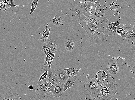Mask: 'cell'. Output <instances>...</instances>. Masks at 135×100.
Instances as JSON below:
<instances>
[{
  "instance_id": "obj_1",
  "label": "cell",
  "mask_w": 135,
  "mask_h": 100,
  "mask_svg": "<svg viewBox=\"0 0 135 100\" xmlns=\"http://www.w3.org/2000/svg\"><path fill=\"white\" fill-rule=\"evenodd\" d=\"M82 25L84 29L88 35L89 37L95 40L97 42L104 41L106 39V37L103 33H99L91 29L85 20L82 22Z\"/></svg>"
},
{
  "instance_id": "obj_2",
  "label": "cell",
  "mask_w": 135,
  "mask_h": 100,
  "mask_svg": "<svg viewBox=\"0 0 135 100\" xmlns=\"http://www.w3.org/2000/svg\"><path fill=\"white\" fill-rule=\"evenodd\" d=\"M84 88L87 91L92 94H95L100 92L94 78L88 77L87 80L84 84Z\"/></svg>"
},
{
  "instance_id": "obj_3",
  "label": "cell",
  "mask_w": 135,
  "mask_h": 100,
  "mask_svg": "<svg viewBox=\"0 0 135 100\" xmlns=\"http://www.w3.org/2000/svg\"><path fill=\"white\" fill-rule=\"evenodd\" d=\"M97 5L91 2H84L82 3L80 7L84 15L86 17L93 15Z\"/></svg>"
},
{
  "instance_id": "obj_4",
  "label": "cell",
  "mask_w": 135,
  "mask_h": 100,
  "mask_svg": "<svg viewBox=\"0 0 135 100\" xmlns=\"http://www.w3.org/2000/svg\"><path fill=\"white\" fill-rule=\"evenodd\" d=\"M48 78L37 82L36 92L39 94H44L50 92L51 88L48 85L47 81Z\"/></svg>"
},
{
  "instance_id": "obj_5",
  "label": "cell",
  "mask_w": 135,
  "mask_h": 100,
  "mask_svg": "<svg viewBox=\"0 0 135 100\" xmlns=\"http://www.w3.org/2000/svg\"><path fill=\"white\" fill-rule=\"evenodd\" d=\"M112 22L105 17L102 21L101 28L103 33L107 37L109 36L116 35L111 27Z\"/></svg>"
},
{
  "instance_id": "obj_6",
  "label": "cell",
  "mask_w": 135,
  "mask_h": 100,
  "mask_svg": "<svg viewBox=\"0 0 135 100\" xmlns=\"http://www.w3.org/2000/svg\"><path fill=\"white\" fill-rule=\"evenodd\" d=\"M48 72V75L49 77L48 78L47 83L48 85L51 88L50 92H51L53 94L55 86L57 83V80L55 79V77H56V75H54L52 73V68L51 67H49L47 70Z\"/></svg>"
},
{
  "instance_id": "obj_7",
  "label": "cell",
  "mask_w": 135,
  "mask_h": 100,
  "mask_svg": "<svg viewBox=\"0 0 135 100\" xmlns=\"http://www.w3.org/2000/svg\"><path fill=\"white\" fill-rule=\"evenodd\" d=\"M107 71L109 74L113 75H117L119 72V67L117 62L114 59H112L108 64Z\"/></svg>"
},
{
  "instance_id": "obj_8",
  "label": "cell",
  "mask_w": 135,
  "mask_h": 100,
  "mask_svg": "<svg viewBox=\"0 0 135 100\" xmlns=\"http://www.w3.org/2000/svg\"><path fill=\"white\" fill-rule=\"evenodd\" d=\"M72 16H76L81 22L85 20L86 17L85 16L80 6L72 8L70 9Z\"/></svg>"
},
{
  "instance_id": "obj_9",
  "label": "cell",
  "mask_w": 135,
  "mask_h": 100,
  "mask_svg": "<svg viewBox=\"0 0 135 100\" xmlns=\"http://www.w3.org/2000/svg\"><path fill=\"white\" fill-rule=\"evenodd\" d=\"M105 10L100 5H97L92 15L99 20L102 21L106 17Z\"/></svg>"
},
{
  "instance_id": "obj_10",
  "label": "cell",
  "mask_w": 135,
  "mask_h": 100,
  "mask_svg": "<svg viewBox=\"0 0 135 100\" xmlns=\"http://www.w3.org/2000/svg\"><path fill=\"white\" fill-rule=\"evenodd\" d=\"M56 79L61 83L64 84L68 79L69 76L66 74L64 69H59L54 71Z\"/></svg>"
},
{
  "instance_id": "obj_11",
  "label": "cell",
  "mask_w": 135,
  "mask_h": 100,
  "mask_svg": "<svg viewBox=\"0 0 135 100\" xmlns=\"http://www.w3.org/2000/svg\"><path fill=\"white\" fill-rule=\"evenodd\" d=\"M64 92V84L57 80V83L55 86L53 96L54 98L59 97L63 94Z\"/></svg>"
},
{
  "instance_id": "obj_12",
  "label": "cell",
  "mask_w": 135,
  "mask_h": 100,
  "mask_svg": "<svg viewBox=\"0 0 135 100\" xmlns=\"http://www.w3.org/2000/svg\"><path fill=\"white\" fill-rule=\"evenodd\" d=\"M117 92V88H108L105 95L102 96L103 100H111L114 97L116 94Z\"/></svg>"
},
{
  "instance_id": "obj_13",
  "label": "cell",
  "mask_w": 135,
  "mask_h": 100,
  "mask_svg": "<svg viewBox=\"0 0 135 100\" xmlns=\"http://www.w3.org/2000/svg\"><path fill=\"white\" fill-rule=\"evenodd\" d=\"M53 96L52 93L49 92L48 93L43 94H38L34 96L31 98L32 100H51Z\"/></svg>"
},
{
  "instance_id": "obj_14",
  "label": "cell",
  "mask_w": 135,
  "mask_h": 100,
  "mask_svg": "<svg viewBox=\"0 0 135 100\" xmlns=\"http://www.w3.org/2000/svg\"><path fill=\"white\" fill-rule=\"evenodd\" d=\"M49 24L48 23L45 25L44 27L42 30L43 33L42 36L38 38L39 40H43V43H46L47 40H48L50 32L51 30V29H48V26Z\"/></svg>"
},
{
  "instance_id": "obj_15",
  "label": "cell",
  "mask_w": 135,
  "mask_h": 100,
  "mask_svg": "<svg viewBox=\"0 0 135 100\" xmlns=\"http://www.w3.org/2000/svg\"><path fill=\"white\" fill-rule=\"evenodd\" d=\"M77 80V78L75 77H72L69 76L68 79L64 84V92L67 89L73 87L74 83Z\"/></svg>"
},
{
  "instance_id": "obj_16",
  "label": "cell",
  "mask_w": 135,
  "mask_h": 100,
  "mask_svg": "<svg viewBox=\"0 0 135 100\" xmlns=\"http://www.w3.org/2000/svg\"><path fill=\"white\" fill-rule=\"evenodd\" d=\"M66 50L70 52H73L75 47V44L71 39H68L64 43Z\"/></svg>"
},
{
  "instance_id": "obj_17",
  "label": "cell",
  "mask_w": 135,
  "mask_h": 100,
  "mask_svg": "<svg viewBox=\"0 0 135 100\" xmlns=\"http://www.w3.org/2000/svg\"><path fill=\"white\" fill-rule=\"evenodd\" d=\"M85 20L88 22L94 24L101 27L102 21L96 18L92 15L86 17Z\"/></svg>"
},
{
  "instance_id": "obj_18",
  "label": "cell",
  "mask_w": 135,
  "mask_h": 100,
  "mask_svg": "<svg viewBox=\"0 0 135 100\" xmlns=\"http://www.w3.org/2000/svg\"><path fill=\"white\" fill-rule=\"evenodd\" d=\"M51 21L52 24L56 26H62L64 23L63 20L57 14L52 18Z\"/></svg>"
},
{
  "instance_id": "obj_19",
  "label": "cell",
  "mask_w": 135,
  "mask_h": 100,
  "mask_svg": "<svg viewBox=\"0 0 135 100\" xmlns=\"http://www.w3.org/2000/svg\"><path fill=\"white\" fill-rule=\"evenodd\" d=\"M65 72L68 76L74 77L76 75L80 73L77 68H68L64 69Z\"/></svg>"
},
{
  "instance_id": "obj_20",
  "label": "cell",
  "mask_w": 135,
  "mask_h": 100,
  "mask_svg": "<svg viewBox=\"0 0 135 100\" xmlns=\"http://www.w3.org/2000/svg\"><path fill=\"white\" fill-rule=\"evenodd\" d=\"M95 77L97 80L104 81L108 78V75L105 71L100 70L96 74Z\"/></svg>"
},
{
  "instance_id": "obj_21",
  "label": "cell",
  "mask_w": 135,
  "mask_h": 100,
  "mask_svg": "<svg viewBox=\"0 0 135 100\" xmlns=\"http://www.w3.org/2000/svg\"><path fill=\"white\" fill-rule=\"evenodd\" d=\"M46 45H48L51 49L52 53H54L57 51V45L55 40L50 39L47 41Z\"/></svg>"
},
{
  "instance_id": "obj_22",
  "label": "cell",
  "mask_w": 135,
  "mask_h": 100,
  "mask_svg": "<svg viewBox=\"0 0 135 100\" xmlns=\"http://www.w3.org/2000/svg\"><path fill=\"white\" fill-rule=\"evenodd\" d=\"M122 27L123 28L125 31V33L123 37L128 39V37L131 36L133 28L124 26H123Z\"/></svg>"
},
{
  "instance_id": "obj_23",
  "label": "cell",
  "mask_w": 135,
  "mask_h": 100,
  "mask_svg": "<svg viewBox=\"0 0 135 100\" xmlns=\"http://www.w3.org/2000/svg\"><path fill=\"white\" fill-rule=\"evenodd\" d=\"M86 22L91 29L96 31L99 33H103V31L101 27L97 26L94 24L88 22L86 21Z\"/></svg>"
},
{
  "instance_id": "obj_24",
  "label": "cell",
  "mask_w": 135,
  "mask_h": 100,
  "mask_svg": "<svg viewBox=\"0 0 135 100\" xmlns=\"http://www.w3.org/2000/svg\"><path fill=\"white\" fill-rule=\"evenodd\" d=\"M8 100H20L21 98L17 93H12L8 96Z\"/></svg>"
},
{
  "instance_id": "obj_25",
  "label": "cell",
  "mask_w": 135,
  "mask_h": 100,
  "mask_svg": "<svg viewBox=\"0 0 135 100\" xmlns=\"http://www.w3.org/2000/svg\"><path fill=\"white\" fill-rule=\"evenodd\" d=\"M104 84V86L107 87L108 88H115V86L114 85L113 83L111 80L107 78L105 80L103 81Z\"/></svg>"
},
{
  "instance_id": "obj_26",
  "label": "cell",
  "mask_w": 135,
  "mask_h": 100,
  "mask_svg": "<svg viewBox=\"0 0 135 100\" xmlns=\"http://www.w3.org/2000/svg\"><path fill=\"white\" fill-rule=\"evenodd\" d=\"M116 32L119 36L123 37L125 33V31L123 28L120 27L118 26L116 28Z\"/></svg>"
},
{
  "instance_id": "obj_27",
  "label": "cell",
  "mask_w": 135,
  "mask_h": 100,
  "mask_svg": "<svg viewBox=\"0 0 135 100\" xmlns=\"http://www.w3.org/2000/svg\"><path fill=\"white\" fill-rule=\"evenodd\" d=\"M39 0H34L31 4V6L30 14H32L35 10L38 3Z\"/></svg>"
},
{
  "instance_id": "obj_28",
  "label": "cell",
  "mask_w": 135,
  "mask_h": 100,
  "mask_svg": "<svg viewBox=\"0 0 135 100\" xmlns=\"http://www.w3.org/2000/svg\"><path fill=\"white\" fill-rule=\"evenodd\" d=\"M54 57H53L51 59H48L46 57H44L43 59L44 61V65H46L49 66L51 65L52 64V62Z\"/></svg>"
},
{
  "instance_id": "obj_29",
  "label": "cell",
  "mask_w": 135,
  "mask_h": 100,
  "mask_svg": "<svg viewBox=\"0 0 135 100\" xmlns=\"http://www.w3.org/2000/svg\"><path fill=\"white\" fill-rule=\"evenodd\" d=\"M95 82L96 83L97 86L100 91L102 89L104 86V84L103 81H99L97 80L95 77L94 78Z\"/></svg>"
},
{
  "instance_id": "obj_30",
  "label": "cell",
  "mask_w": 135,
  "mask_h": 100,
  "mask_svg": "<svg viewBox=\"0 0 135 100\" xmlns=\"http://www.w3.org/2000/svg\"><path fill=\"white\" fill-rule=\"evenodd\" d=\"M42 46L43 49L42 51L46 55L49 53H52L51 50L48 45H42Z\"/></svg>"
},
{
  "instance_id": "obj_31",
  "label": "cell",
  "mask_w": 135,
  "mask_h": 100,
  "mask_svg": "<svg viewBox=\"0 0 135 100\" xmlns=\"http://www.w3.org/2000/svg\"><path fill=\"white\" fill-rule=\"evenodd\" d=\"M14 0H8V3L6 4V8L8 9L12 7H19V5H16L14 4Z\"/></svg>"
},
{
  "instance_id": "obj_32",
  "label": "cell",
  "mask_w": 135,
  "mask_h": 100,
  "mask_svg": "<svg viewBox=\"0 0 135 100\" xmlns=\"http://www.w3.org/2000/svg\"><path fill=\"white\" fill-rule=\"evenodd\" d=\"M48 75V72L47 71H46L43 73V74L40 76L39 81H40L42 80L45 79L47 77Z\"/></svg>"
},
{
  "instance_id": "obj_33",
  "label": "cell",
  "mask_w": 135,
  "mask_h": 100,
  "mask_svg": "<svg viewBox=\"0 0 135 100\" xmlns=\"http://www.w3.org/2000/svg\"><path fill=\"white\" fill-rule=\"evenodd\" d=\"M91 2L97 5H100L99 0H82V2Z\"/></svg>"
},
{
  "instance_id": "obj_34",
  "label": "cell",
  "mask_w": 135,
  "mask_h": 100,
  "mask_svg": "<svg viewBox=\"0 0 135 100\" xmlns=\"http://www.w3.org/2000/svg\"><path fill=\"white\" fill-rule=\"evenodd\" d=\"M121 23H115L114 22H112L111 27L113 30L114 32L116 33V28L118 26L120 25Z\"/></svg>"
},
{
  "instance_id": "obj_35",
  "label": "cell",
  "mask_w": 135,
  "mask_h": 100,
  "mask_svg": "<svg viewBox=\"0 0 135 100\" xmlns=\"http://www.w3.org/2000/svg\"><path fill=\"white\" fill-rule=\"evenodd\" d=\"M128 39L131 40L135 39V29L133 28L131 36L128 37Z\"/></svg>"
},
{
  "instance_id": "obj_36",
  "label": "cell",
  "mask_w": 135,
  "mask_h": 100,
  "mask_svg": "<svg viewBox=\"0 0 135 100\" xmlns=\"http://www.w3.org/2000/svg\"><path fill=\"white\" fill-rule=\"evenodd\" d=\"M6 9V4L0 3V11H5Z\"/></svg>"
},
{
  "instance_id": "obj_37",
  "label": "cell",
  "mask_w": 135,
  "mask_h": 100,
  "mask_svg": "<svg viewBox=\"0 0 135 100\" xmlns=\"http://www.w3.org/2000/svg\"><path fill=\"white\" fill-rule=\"evenodd\" d=\"M55 54L54 53H49L46 55V57L48 59H51L54 57Z\"/></svg>"
},
{
  "instance_id": "obj_38",
  "label": "cell",
  "mask_w": 135,
  "mask_h": 100,
  "mask_svg": "<svg viewBox=\"0 0 135 100\" xmlns=\"http://www.w3.org/2000/svg\"><path fill=\"white\" fill-rule=\"evenodd\" d=\"M131 73H133L134 74L135 76V65L131 69Z\"/></svg>"
},
{
  "instance_id": "obj_39",
  "label": "cell",
  "mask_w": 135,
  "mask_h": 100,
  "mask_svg": "<svg viewBox=\"0 0 135 100\" xmlns=\"http://www.w3.org/2000/svg\"><path fill=\"white\" fill-rule=\"evenodd\" d=\"M0 2L2 3L7 4L8 3V0H0Z\"/></svg>"
},
{
  "instance_id": "obj_40",
  "label": "cell",
  "mask_w": 135,
  "mask_h": 100,
  "mask_svg": "<svg viewBox=\"0 0 135 100\" xmlns=\"http://www.w3.org/2000/svg\"><path fill=\"white\" fill-rule=\"evenodd\" d=\"M34 87L32 85H30L28 87V89L30 91H32Z\"/></svg>"
},
{
  "instance_id": "obj_41",
  "label": "cell",
  "mask_w": 135,
  "mask_h": 100,
  "mask_svg": "<svg viewBox=\"0 0 135 100\" xmlns=\"http://www.w3.org/2000/svg\"><path fill=\"white\" fill-rule=\"evenodd\" d=\"M3 100H8V98H5L3 99Z\"/></svg>"
},
{
  "instance_id": "obj_42",
  "label": "cell",
  "mask_w": 135,
  "mask_h": 100,
  "mask_svg": "<svg viewBox=\"0 0 135 100\" xmlns=\"http://www.w3.org/2000/svg\"><path fill=\"white\" fill-rule=\"evenodd\" d=\"M0 3H1V2H0Z\"/></svg>"
}]
</instances>
